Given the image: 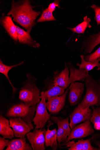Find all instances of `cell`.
Listing matches in <instances>:
<instances>
[{
  "label": "cell",
  "instance_id": "cell-1",
  "mask_svg": "<svg viewBox=\"0 0 100 150\" xmlns=\"http://www.w3.org/2000/svg\"><path fill=\"white\" fill-rule=\"evenodd\" d=\"M29 1H13L11 8L7 15H11L13 20L21 25L30 33L32 27L36 24L35 21L40 12L33 9Z\"/></svg>",
  "mask_w": 100,
  "mask_h": 150
},
{
  "label": "cell",
  "instance_id": "cell-2",
  "mask_svg": "<svg viewBox=\"0 0 100 150\" xmlns=\"http://www.w3.org/2000/svg\"><path fill=\"white\" fill-rule=\"evenodd\" d=\"M86 93L81 103L90 106H100V84L89 75L85 79Z\"/></svg>",
  "mask_w": 100,
  "mask_h": 150
},
{
  "label": "cell",
  "instance_id": "cell-3",
  "mask_svg": "<svg viewBox=\"0 0 100 150\" xmlns=\"http://www.w3.org/2000/svg\"><path fill=\"white\" fill-rule=\"evenodd\" d=\"M40 91L35 84L28 82L24 84L19 93V99L28 106H34L40 101Z\"/></svg>",
  "mask_w": 100,
  "mask_h": 150
},
{
  "label": "cell",
  "instance_id": "cell-4",
  "mask_svg": "<svg viewBox=\"0 0 100 150\" xmlns=\"http://www.w3.org/2000/svg\"><path fill=\"white\" fill-rule=\"evenodd\" d=\"M37 105L28 106L24 103L14 105L11 108L7 113L8 117H20L32 125Z\"/></svg>",
  "mask_w": 100,
  "mask_h": 150
},
{
  "label": "cell",
  "instance_id": "cell-5",
  "mask_svg": "<svg viewBox=\"0 0 100 150\" xmlns=\"http://www.w3.org/2000/svg\"><path fill=\"white\" fill-rule=\"evenodd\" d=\"M40 98L41 99L37 104L35 115L33 120L35 125V129L43 128L48 121L50 119V115L47 110L44 91L41 92Z\"/></svg>",
  "mask_w": 100,
  "mask_h": 150
},
{
  "label": "cell",
  "instance_id": "cell-6",
  "mask_svg": "<svg viewBox=\"0 0 100 150\" xmlns=\"http://www.w3.org/2000/svg\"><path fill=\"white\" fill-rule=\"evenodd\" d=\"M89 106L84 105L80 103L70 115V129H72L81 122L90 120L92 112Z\"/></svg>",
  "mask_w": 100,
  "mask_h": 150
},
{
  "label": "cell",
  "instance_id": "cell-7",
  "mask_svg": "<svg viewBox=\"0 0 100 150\" xmlns=\"http://www.w3.org/2000/svg\"><path fill=\"white\" fill-rule=\"evenodd\" d=\"M94 132V130L92 128L91 122L90 120H89L75 126L71 129L69 135L64 144L73 139L84 138Z\"/></svg>",
  "mask_w": 100,
  "mask_h": 150
},
{
  "label": "cell",
  "instance_id": "cell-8",
  "mask_svg": "<svg viewBox=\"0 0 100 150\" xmlns=\"http://www.w3.org/2000/svg\"><path fill=\"white\" fill-rule=\"evenodd\" d=\"M10 127L15 133L16 137L23 138L27 134L34 129L32 125L21 118H10Z\"/></svg>",
  "mask_w": 100,
  "mask_h": 150
},
{
  "label": "cell",
  "instance_id": "cell-9",
  "mask_svg": "<svg viewBox=\"0 0 100 150\" xmlns=\"http://www.w3.org/2000/svg\"><path fill=\"white\" fill-rule=\"evenodd\" d=\"M46 131L45 129H37L26 134L27 139L31 144L33 150L45 149V134Z\"/></svg>",
  "mask_w": 100,
  "mask_h": 150
},
{
  "label": "cell",
  "instance_id": "cell-10",
  "mask_svg": "<svg viewBox=\"0 0 100 150\" xmlns=\"http://www.w3.org/2000/svg\"><path fill=\"white\" fill-rule=\"evenodd\" d=\"M69 89V88H67L64 93L61 96L49 98L48 102L46 103V106L47 109L51 113H58L64 107Z\"/></svg>",
  "mask_w": 100,
  "mask_h": 150
},
{
  "label": "cell",
  "instance_id": "cell-11",
  "mask_svg": "<svg viewBox=\"0 0 100 150\" xmlns=\"http://www.w3.org/2000/svg\"><path fill=\"white\" fill-rule=\"evenodd\" d=\"M84 84L74 82L69 87L68 100L71 106L77 104L81 99L84 90Z\"/></svg>",
  "mask_w": 100,
  "mask_h": 150
},
{
  "label": "cell",
  "instance_id": "cell-12",
  "mask_svg": "<svg viewBox=\"0 0 100 150\" xmlns=\"http://www.w3.org/2000/svg\"><path fill=\"white\" fill-rule=\"evenodd\" d=\"M65 69L60 73L56 71L54 72L53 83L54 86H58L65 89L71 84L69 77V68L65 63Z\"/></svg>",
  "mask_w": 100,
  "mask_h": 150
},
{
  "label": "cell",
  "instance_id": "cell-13",
  "mask_svg": "<svg viewBox=\"0 0 100 150\" xmlns=\"http://www.w3.org/2000/svg\"><path fill=\"white\" fill-rule=\"evenodd\" d=\"M91 138L85 140H80L76 142L74 140L63 144L62 146H65V148L69 150H100V149L92 146L91 144Z\"/></svg>",
  "mask_w": 100,
  "mask_h": 150
},
{
  "label": "cell",
  "instance_id": "cell-14",
  "mask_svg": "<svg viewBox=\"0 0 100 150\" xmlns=\"http://www.w3.org/2000/svg\"><path fill=\"white\" fill-rule=\"evenodd\" d=\"M48 122V128L45 134V146H50L52 150H55L57 148L58 145L57 138V131L55 129L50 130L49 128L53 124L50 121H49Z\"/></svg>",
  "mask_w": 100,
  "mask_h": 150
},
{
  "label": "cell",
  "instance_id": "cell-15",
  "mask_svg": "<svg viewBox=\"0 0 100 150\" xmlns=\"http://www.w3.org/2000/svg\"><path fill=\"white\" fill-rule=\"evenodd\" d=\"M1 22L9 34L15 41L17 42L18 39L16 26L13 23L11 17L3 15Z\"/></svg>",
  "mask_w": 100,
  "mask_h": 150
},
{
  "label": "cell",
  "instance_id": "cell-16",
  "mask_svg": "<svg viewBox=\"0 0 100 150\" xmlns=\"http://www.w3.org/2000/svg\"><path fill=\"white\" fill-rule=\"evenodd\" d=\"M16 26L18 39L20 43L35 48L39 47L40 46L39 44L32 38L30 33L26 32L18 26Z\"/></svg>",
  "mask_w": 100,
  "mask_h": 150
},
{
  "label": "cell",
  "instance_id": "cell-17",
  "mask_svg": "<svg viewBox=\"0 0 100 150\" xmlns=\"http://www.w3.org/2000/svg\"><path fill=\"white\" fill-rule=\"evenodd\" d=\"M9 121L2 115L0 116V134L5 139H11L15 136V133L11 128Z\"/></svg>",
  "mask_w": 100,
  "mask_h": 150
},
{
  "label": "cell",
  "instance_id": "cell-18",
  "mask_svg": "<svg viewBox=\"0 0 100 150\" xmlns=\"http://www.w3.org/2000/svg\"><path fill=\"white\" fill-rule=\"evenodd\" d=\"M25 138L13 139L10 142L6 150H32L31 146L26 142Z\"/></svg>",
  "mask_w": 100,
  "mask_h": 150
},
{
  "label": "cell",
  "instance_id": "cell-19",
  "mask_svg": "<svg viewBox=\"0 0 100 150\" xmlns=\"http://www.w3.org/2000/svg\"><path fill=\"white\" fill-rule=\"evenodd\" d=\"M70 71L71 83L77 81H83L89 75L88 71L84 69H77L72 66L70 67Z\"/></svg>",
  "mask_w": 100,
  "mask_h": 150
},
{
  "label": "cell",
  "instance_id": "cell-20",
  "mask_svg": "<svg viewBox=\"0 0 100 150\" xmlns=\"http://www.w3.org/2000/svg\"><path fill=\"white\" fill-rule=\"evenodd\" d=\"M80 57L82 60L81 63V64H77V65L79 67V69H84L89 71L93 69L95 67H97L98 68L97 70H100V63H99L100 62V58L96 61L87 62L84 60V56L82 55Z\"/></svg>",
  "mask_w": 100,
  "mask_h": 150
},
{
  "label": "cell",
  "instance_id": "cell-21",
  "mask_svg": "<svg viewBox=\"0 0 100 150\" xmlns=\"http://www.w3.org/2000/svg\"><path fill=\"white\" fill-rule=\"evenodd\" d=\"M91 20L90 18H88L87 16H86L84 17V21L82 23L79 24L75 28H69V29L75 33L83 34L88 27L89 28H91V26L90 23Z\"/></svg>",
  "mask_w": 100,
  "mask_h": 150
},
{
  "label": "cell",
  "instance_id": "cell-22",
  "mask_svg": "<svg viewBox=\"0 0 100 150\" xmlns=\"http://www.w3.org/2000/svg\"><path fill=\"white\" fill-rule=\"evenodd\" d=\"M24 63V61L17 64L12 66H8L4 64L1 59L0 60V72L4 74L8 79L9 83L12 88L13 94L16 93L17 89L13 86L11 83L8 76V73L9 71L13 67L21 65L23 64Z\"/></svg>",
  "mask_w": 100,
  "mask_h": 150
},
{
  "label": "cell",
  "instance_id": "cell-23",
  "mask_svg": "<svg viewBox=\"0 0 100 150\" xmlns=\"http://www.w3.org/2000/svg\"><path fill=\"white\" fill-rule=\"evenodd\" d=\"M100 44V32L92 35L87 45L86 52L90 53L97 45Z\"/></svg>",
  "mask_w": 100,
  "mask_h": 150
},
{
  "label": "cell",
  "instance_id": "cell-24",
  "mask_svg": "<svg viewBox=\"0 0 100 150\" xmlns=\"http://www.w3.org/2000/svg\"><path fill=\"white\" fill-rule=\"evenodd\" d=\"M92 115L90 120L94 125V129L98 130H100V106L95 108L92 107Z\"/></svg>",
  "mask_w": 100,
  "mask_h": 150
},
{
  "label": "cell",
  "instance_id": "cell-25",
  "mask_svg": "<svg viewBox=\"0 0 100 150\" xmlns=\"http://www.w3.org/2000/svg\"><path fill=\"white\" fill-rule=\"evenodd\" d=\"M65 92V89L63 88L58 86H54L49 90L44 92L46 100H48L51 97L61 96Z\"/></svg>",
  "mask_w": 100,
  "mask_h": 150
},
{
  "label": "cell",
  "instance_id": "cell-26",
  "mask_svg": "<svg viewBox=\"0 0 100 150\" xmlns=\"http://www.w3.org/2000/svg\"><path fill=\"white\" fill-rule=\"evenodd\" d=\"M50 119L55 123L60 124L64 129L68 136L69 135L71 131V129L70 127L68 117L63 119L60 117H50Z\"/></svg>",
  "mask_w": 100,
  "mask_h": 150
},
{
  "label": "cell",
  "instance_id": "cell-27",
  "mask_svg": "<svg viewBox=\"0 0 100 150\" xmlns=\"http://www.w3.org/2000/svg\"><path fill=\"white\" fill-rule=\"evenodd\" d=\"M58 127V130L57 132V140L58 144L64 143L68 136L67 134L61 125L58 123H56Z\"/></svg>",
  "mask_w": 100,
  "mask_h": 150
},
{
  "label": "cell",
  "instance_id": "cell-28",
  "mask_svg": "<svg viewBox=\"0 0 100 150\" xmlns=\"http://www.w3.org/2000/svg\"><path fill=\"white\" fill-rule=\"evenodd\" d=\"M52 14V12L50 11L47 8L43 11L40 18L38 20V23L56 21Z\"/></svg>",
  "mask_w": 100,
  "mask_h": 150
},
{
  "label": "cell",
  "instance_id": "cell-29",
  "mask_svg": "<svg viewBox=\"0 0 100 150\" xmlns=\"http://www.w3.org/2000/svg\"><path fill=\"white\" fill-rule=\"evenodd\" d=\"M100 58V47L94 53L86 56L84 57V60L87 62H92L96 61Z\"/></svg>",
  "mask_w": 100,
  "mask_h": 150
},
{
  "label": "cell",
  "instance_id": "cell-30",
  "mask_svg": "<svg viewBox=\"0 0 100 150\" xmlns=\"http://www.w3.org/2000/svg\"><path fill=\"white\" fill-rule=\"evenodd\" d=\"M91 7L95 12V18L97 24H100V7L95 4L92 5Z\"/></svg>",
  "mask_w": 100,
  "mask_h": 150
},
{
  "label": "cell",
  "instance_id": "cell-31",
  "mask_svg": "<svg viewBox=\"0 0 100 150\" xmlns=\"http://www.w3.org/2000/svg\"><path fill=\"white\" fill-rule=\"evenodd\" d=\"M10 141L3 138H0V150H3L5 147H8Z\"/></svg>",
  "mask_w": 100,
  "mask_h": 150
},
{
  "label": "cell",
  "instance_id": "cell-32",
  "mask_svg": "<svg viewBox=\"0 0 100 150\" xmlns=\"http://www.w3.org/2000/svg\"><path fill=\"white\" fill-rule=\"evenodd\" d=\"M56 7L60 8L59 1H54V2L49 5L48 8L50 11L52 12L55 11Z\"/></svg>",
  "mask_w": 100,
  "mask_h": 150
},
{
  "label": "cell",
  "instance_id": "cell-33",
  "mask_svg": "<svg viewBox=\"0 0 100 150\" xmlns=\"http://www.w3.org/2000/svg\"><path fill=\"white\" fill-rule=\"evenodd\" d=\"M91 140L92 142L100 149V134H97L93 136Z\"/></svg>",
  "mask_w": 100,
  "mask_h": 150
}]
</instances>
